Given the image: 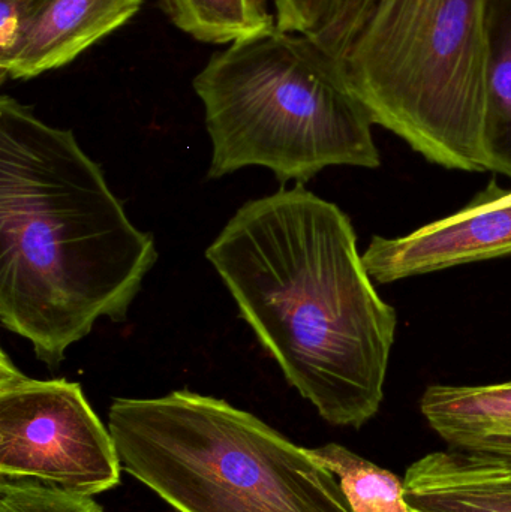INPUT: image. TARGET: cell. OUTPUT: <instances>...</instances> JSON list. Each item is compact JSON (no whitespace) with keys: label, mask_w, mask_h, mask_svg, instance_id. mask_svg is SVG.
<instances>
[{"label":"cell","mask_w":511,"mask_h":512,"mask_svg":"<svg viewBox=\"0 0 511 512\" xmlns=\"http://www.w3.org/2000/svg\"><path fill=\"white\" fill-rule=\"evenodd\" d=\"M158 261L74 132L0 98V322L50 369L123 322Z\"/></svg>","instance_id":"2"},{"label":"cell","mask_w":511,"mask_h":512,"mask_svg":"<svg viewBox=\"0 0 511 512\" xmlns=\"http://www.w3.org/2000/svg\"><path fill=\"white\" fill-rule=\"evenodd\" d=\"M405 499L417 512H511V465L450 448L405 472Z\"/></svg>","instance_id":"8"},{"label":"cell","mask_w":511,"mask_h":512,"mask_svg":"<svg viewBox=\"0 0 511 512\" xmlns=\"http://www.w3.org/2000/svg\"><path fill=\"white\" fill-rule=\"evenodd\" d=\"M122 463L78 382L24 375L0 358V478L96 496L120 484Z\"/></svg>","instance_id":"6"},{"label":"cell","mask_w":511,"mask_h":512,"mask_svg":"<svg viewBox=\"0 0 511 512\" xmlns=\"http://www.w3.org/2000/svg\"><path fill=\"white\" fill-rule=\"evenodd\" d=\"M51 0H0V74L2 80L20 57Z\"/></svg>","instance_id":"15"},{"label":"cell","mask_w":511,"mask_h":512,"mask_svg":"<svg viewBox=\"0 0 511 512\" xmlns=\"http://www.w3.org/2000/svg\"><path fill=\"white\" fill-rule=\"evenodd\" d=\"M108 429L123 471L179 512H353L308 448L225 400L114 399Z\"/></svg>","instance_id":"4"},{"label":"cell","mask_w":511,"mask_h":512,"mask_svg":"<svg viewBox=\"0 0 511 512\" xmlns=\"http://www.w3.org/2000/svg\"><path fill=\"white\" fill-rule=\"evenodd\" d=\"M174 26L207 44L230 45L276 26L269 0H161Z\"/></svg>","instance_id":"12"},{"label":"cell","mask_w":511,"mask_h":512,"mask_svg":"<svg viewBox=\"0 0 511 512\" xmlns=\"http://www.w3.org/2000/svg\"><path fill=\"white\" fill-rule=\"evenodd\" d=\"M0 512H104L93 496L36 480L0 478Z\"/></svg>","instance_id":"14"},{"label":"cell","mask_w":511,"mask_h":512,"mask_svg":"<svg viewBox=\"0 0 511 512\" xmlns=\"http://www.w3.org/2000/svg\"><path fill=\"white\" fill-rule=\"evenodd\" d=\"M511 256V206L467 210L404 237L375 236L363 254L378 283H393L471 262Z\"/></svg>","instance_id":"7"},{"label":"cell","mask_w":511,"mask_h":512,"mask_svg":"<svg viewBox=\"0 0 511 512\" xmlns=\"http://www.w3.org/2000/svg\"><path fill=\"white\" fill-rule=\"evenodd\" d=\"M420 411L450 448L511 465V381L431 385L420 399Z\"/></svg>","instance_id":"9"},{"label":"cell","mask_w":511,"mask_h":512,"mask_svg":"<svg viewBox=\"0 0 511 512\" xmlns=\"http://www.w3.org/2000/svg\"><path fill=\"white\" fill-rule=\"evenodd\" d=\"M206 258L291 387L333 426L380 412L398 315L347 213L305 185L243 204Z\"/></svg>","instance_id":"1"},{"label":"cell","mask_w":511,"mask_h":512,"mask_svg":"<svg viewBox=\"0 0 511 512\" xmlns=\"http://www.w3.org/2000/svg\"><path fill=\"white\" fill-rule=\"evenodd\" d=\"M378 2L380 0H336L327 17L305 35L311 36L339 60Z\"/></svg>","instance_id":"16"},{"label":"cell","mask_w":511,"mask_h":512,"mask_svg":"<svg viewBox=\"0 0 511 512\" xmlns=\"http://www.w3.org/2000/svg\"><path fill=\"white\" fill-rule=\"evenodd\" d=\"M511 206V191L500 188L497 183L492 180L488 188L483 189L476 198L471 200L470 204L464 207L467 210H488L497 209V207Z\"/></svg>","instance_id":"18"},{"label":"cell","mask_w":511,"mask_h":512,"mask_svg":"<svg viewBox=\"0 0 511 512\" xmlns=\"http://www.w3.org/2000/svg\"><path fill=\"white\" fill-rule=\"evenodd\" d=\"M336 478L353 512H417L405 499L404 480L330 442L309 450Z\"/></svg>","instance_id":"13"},{"label":"cell","mask_w":511,"mask_h":512,"mask_svg":"<svg viewBox=\"0 0 511 512\" xmlns=\"http://www.w3.org/2000/svg\"><path fill=\"white\" fill-rule=\"evenodd\" d=\"M486 171L511 179V0H486Z\"/></svg>","instance_id":"11"},{"label":"cell","mask_w":511,"mask_h":512,"mask_svg":"<svg viewBox=\"0 0 511 512\" xmlns=\"http://www.w3.org/2000/svg\"><path fill=\"white\" fill-rule=\"evenodd\" d=\"M212 143L207 179L264 167L281 186L329 167L381 165L374 123L341 62L305 33L273 27L212 54L192 81Z\"/></svg>","instance_id":"3"},{"label":"cell","mask_w":511,"mask_h":512,"mask_svg":"<svg viewBox=\"0 0 511 512\" xmlns=\"http://www.w3.org/2000/svg\"><path fill=\"white\" fill-rule=\"evenodd\" d=\"M486 0H380L342 56L374 125L431 164L486 173Z\"/></svg>","instance_id":"5"},{"label":"cell","mask_w":511,"mask_h":512,"mask_svg":"<svg viewBox=\"0 0 511 512\" xmlns=\"http://www.w3.org/2000/svg\"><path fill=\"white\" fill-rule=\"evenodd\" d=\"M336 0H273L276 27L290 33H309L327 17Z\"/></svg>","instance_id":"17"},{"label":"cell","mask_w":511,"mask_h":512,"mask_svg":"<svg viewBox=\"0 0 511 512\" xmlns=\"http://www.w3.org/2000/svg\"><path fill=\"white\" fill-rule=\"evenodd\" d=\"M143 2L51 0L26 48L3 80H29L74 62L87 48L125 26Z\"/></svg>","instance_id":"10"}]
</instances>
